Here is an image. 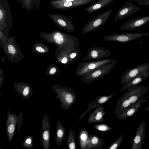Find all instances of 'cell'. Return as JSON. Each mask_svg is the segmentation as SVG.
<instances>
[{
	"mask_svg": "<svg viewBox=\"0 0 149 149\" xmlns=\"http://www.w3.org/2000/svg\"><path fill=\"white\" fill-rule=\"evenodd\" d=\"M9 37L5 35L1 31H0V42H2V44L0 45L1 47L3 48Z\"/></svg>",
	"mask_w": 149,
	"mask_h": 149,
	"instance_id": "d590c367",
	"label": "cell"
},
{
	"mask_svg": "<svg viewBox=\"0 0 149 149\" xmlns=\"http://www.w3.org/2000/svg\"><path fill=\"white\" fill-rule=\"evenodd\" d=\"M141 10L130 1H127L120 8L117 12L114 18V21L121 20L129 17Z\"/></svg>",
	"mask_w": 149,
	"mask_h": 149,
	"instance_id": "4fadbf2b",
	"label": "cell"
},
{
	"mask_svg": "<svg viewBox=\"0 0 149 149\" xmlns=\"http://www.w3.org/2000/svg\"><path fill=\"white\" fill-rule=\"evenodd\" d=\"M54 56L58 62L61 64L68 65L72 62L68 52H62L56 49L55 51Z\"/></svg>",
	"mask_w": 149,
	"mask_h": 149,
	"instance_id": "f1b7e54d",
	"label": "cell"
},
{
	"mask_svg": "<svg viewBox=\"0 0 149 149\" xmlns=\"http://www.w3.org/2000/svg\"><path fill=\"white\" fill-rule=\"evenodd\" d=\"M32 140L31 139L30 137L27 138L26 140L23 143V145L24 144H27L25 148H26V147H31L30 146V144H31V143L32 142Z\"/></svg>",
	"mask_w": 149,
	"mask_h": 149,
	"instance_id": "74e56055",
	"label": "cell"
},
{
	"mask_svg": "<svg viewBox=\"0 0 149 149\" xmlns=\"http://www.w3.org/2000/svg\"><path fill=\"white\" fill-rule=\"evenodd\" d=\"M52 88L56 94V97L58 99L61 103L60 107L63 109L68 110L76 100V94L72 88L56 84Z\"/></svg>",
	"mask_w": 149,
	"mask_h": 149,
	"instance_id": "3957f363",
	"label": "cell"
},
{
	"mask_svg": "<svg viewBox=\"0 0 149 149\" xmlns=\"http://www.w3.org/2000/svg\"><path fill=\"white\" fill-rule=\"evenodd\" d=\"M94 0H52L50 7L56 10H68L89 3Z\"/></svg>",
	"mask_w": 149,
	"mask_h": 149,
	"instance_id": "ba28073f",
	"label": "cell"
},
{
	"mask_svg": "<svg viewBox=\"0 0 149 149\" xmlns=\"http://www.w3.org/2000/svg\"><path fill=\"white\" fill-rule=\"evenodd\" d=\"M75 131L70 129L69 131L67 141V144L68 149H76V144L75 139Z\"/></svg>",
	"mask_w": 149,
	"mask_h": 149,
	"instance_id": "4dcf8cb0",
	"label": "cell"
},
{
	"mask_svg": "<svg viewBox=\"0 0 149 149\" xmlns=\"http://www.w3.org/2000/svg\"><path fill=\"white\" fill-rule=\"evenodd\" d=\"M114 61L113 58H109L93 61L82 62L77 68L76 75L81 77L101 66L111 63Z\"/></svg>",
	"mask_w": 149,
	"mask_h": 149,
	"instance_id": "9c48e42d",
	"label": "cell"
},
{
	"mask_svg": "<svg viewBox=\"0 0 149 149\" xmlns=\"http://www.w3.org/2000/svg\"><path fill=\"white\" fill-rule=\"evenodd\" d=\"M123 135H120L114 141L110 144L106 149H116L123 142Z\"/></svg>",
	"mask_w": 149,
	"mask_h": 149,
	"instance_id": "d6a6232c",
	"label": "cell"
},
{
	"mask_svg": "<svg viewBox=\"0 0 149 149\" xmlns=\"http://www.w3.org/2000/svg\"><path fill=\"white\" fill-rule=\"evenodd\" d=\"M115 94L113 93L109 95H98L92 102L89 103L87 109L81 115L78 119L79 121L82 120L86 115L91 110L107 102Z\"/></svg>",
	"mask_w": 149,
	"mask_h": 149,
	"instance_id": "e0dca14e",
	"label": "cell"
},
{
	"mask_svg": "<svg viewBox=\"0 0 149 149\" xmlns=\"http://www.w3.org/2000/svg\"><path fill=\"white\" fill-rule=\"evenodd\" d=\"M4 81V78L3 76V75H0V88L2 87L3 82Z\"/></svg>",
	"mask_w": 149,
	"mask_h": 149,
	"instance_id": "f35d334b",
	"label": "cell"
},
{
	"mask_svg": "<svg viewBox=\"0 0 149 149\" xmlns=\"http://www.w3.org/2000/svg\"><path fill=\"white\" fill-rule=\"evenodd\" d=\"M139 4L142 6H149V0H134Z\"/></svg>",
	"mask_w": 149,
	"mask_h": 149,
	"instance_id": "8d00e7d4",
	"label": "cell"
},
{
	"mask_svg": "<svg viewBox=\"0 0 149 149\" xmlns=\"http://www.w3.org/2000/svg\"><path fill=\"white\" fill-rule=\"evenodd\" d=\"M145 124L142 121L136 128L131 149H142L145 136Z\"/></svg>",
	"mask_w": 149,
	"mask_h": 149,
	"instance_id": "ac0fdd59",
	"label": "cell"
},
{
	"mask_svg": "<svg viewBox=\"0 0 149 149\" xmlns=\"http://www.w3.org/2000/svg\"><path fill=\"white\" fill-rule=\"evenodd\" d=\"M148 146H149V144H148Z\"/></svg>",
	"mask_w": 149,
	"mask_h": 149,
	"instance_id": "b9f144b4",
	"label": "cell"
},
{
	"mask_svg": "<svg viewBox=\"0 0 149 149\" xmlns=\"http://www.w3.org/2000/svg\"><path fill=\"white\" fill-rule=\"evenodd\" d=\"M143 97L139 99L135 103L127 109L121 114L117 117V119L127 118L134 115L138 110L139 108L141 106V104L147 101V99L146 98H143Z\"/></svg>",
	"mask_w": 149,
	"mask_h": 149,
	"instance_id": "ffe728a7",
	"label": "cell"
},
{
	"mask_svg": "<svg viewBox=\"0 0 149 149\" xmlns=\"http://www.w3.org/2000/svg\"><path fill=\"white\" fill-rule=\"evenodd\" d=\"M90 142L86 149H101L105 144L104 139L102 138L90 133Z\"/></svg>",
	"mask_w": 149,
	"mask_h": 149,
	"instance_id": "d4e9b609",
	"label": "cell"
},
{
	"mask_svg": "<svg viewBox=\"0 0 149 149\" xmlns=\"http://www.w3.org/2000/svg\"><path fill=\"white\" fill-rule=\"evenodd\" d=\"M15 90L25 99H27L31 96L33 90L30 85L26 82H19L14 84Z\"/></svg>",
	"mask_w": 149,
	"mask_h": 149,
	"instance_id": "44dd1931",
	"label": "cell"
},
{
	"mask_svg": "<svg viewBox=\"0 0 149 149\" xmlns=\"http://www.w3.org/2000/svg\"><path fill=\"white\" fill-rule=\"evenodd\" d=\"M66 130L60 121H58L56 127L55 140L56 144L60 146L65 138Z\"/></svg>",
	"mask_w": 149,
	"mask_h": 149,
	"instance_id": "83f0119b",
	"label": "cell"
},
{
	"mask_svg": "<svg viewBox=\"0 0 149 149\" xmlns=\"http://www.w3.org/2000/svg\"><path fill=\"white\" fill-rule=\"evenodd\" d=\"M61 72V70L53 64L47 68L45 72L47 76H55L60 74Z\"/></svg>",
	"mask_w": 149,
	"mask_h": 149,
	"instance_id": "1f68e13d",
	"label": "cell"
},
{
	"mask_svg": "<svg viewBox=\"0 0 149 149\" xmlns=\"http://www.w3.org/2000/svg\"><path fill=\"white\" fill-rule=\"evenodd\" d=\"M87 55L81 59L84 60H97L108 57L111 54V51L100 47H93L87 49Z\"/></svg>",
	"mask_w": 149,
	"mask_h": 149,
	"instance_id": "5bb4252c",
	"label": "cell"
},
{
	"mask_svg": "<svg viewBox=\"0 0 149 149\" xmlns=\"http://www.w3.org/2000/svg\"><path fill=\"white\" fill-rule=\"evenodd\" d=\"M39 35L47 42L57 46L56 49L62 52L67 53L80 47L77 37L59 31L55 30L49 33L42 32Z\"/></svg>",
	"mask_w": 149,
	"mask_h": 149,
	"instance_id": "6da1fadb",
	"label": "cell"
},
{
	"mask_svg": "<svg viewBox=\"0 0 149 149\" xmlns=\"http://www.w3.org/2000/svg\"><path fill=\"white\" fill-rule=\"evenodd\" d=\"M80 52L81 50L78 48L72 51L68 52L70 58L72 62L75 61L78 58Z\"/></svg>",
	"mask_w": 149,
	"mask_h": 149,
	"instance_id": "e575fe53",
	"label": "cell"
},
{
	"mask_svg": "<svg viewBox=\"0 0 149 149\" xmlns=\"http://www.w3.org/2000/svg\"><path fill=\"white\" fill-rule=\"evenodd\" d=\"M0 0V31L8 36L9 29L12 27V17L10 8L6 2L7 0Z\"/></svg>",
	"mask_w": 149,
	"mask_h": 149,
	"instance_id": "8992f818",
	"label": "cell"
},
{
	"mask_svg": "<svg viewBox=\"0 0 149 149\" xmlns=\"http://www.w3.org/2000/svg\"><path fill=\"white\" fill-rule=\"evenodd\" d=\"M114 0H98L84 10L88 13H93L106 7L112 3Z\"/></svg>",
	"mask_w": 149,
	"mask_h": 149,
	"instance_id": "603a6c76",
	"label": "cell"
},
{
	"mask_svg": "<svg viewBox=\"0 0 149 149\" xmlns=\"http://www.w3.org/2000/svg\"><path fill=\"white\" fill-rule=\"evenodd\" d=\"M149 89V86L135 85L127 89V91L119 98L116 102L114 113L115 117L121 114L127 109L135 103Z\"/></svg>",
	"mask_w": 149,
	"mask_h": 149,
	"instance_id": "7a4b0ae2",
	"label": "cell"
},
{
	"mask_svg": "<svg viewBox=\"0 0 149 149\" xmlns=\"http://www.w3.org/2000/svg\"><path fill=\"white\" fill-rule=\"evenodd\" d=\"M147 36H149V33H128L109 35L103 37L102 39L105 41L126 43Z\"/></svg>",
	"mask_w": 149,
	"mask_h": 149,
	"instance_id": "30bf717a",
	"label": "cell"
},
{
	"mask_svg": "<svg viewBox=\"0 0 149 149\" xmlns=\"http://www.w3.org/2000/svg\"><path fill=\"white\" fill-rule=\"evenodd\" d=\"M51 127L48 116L45 114L43 117L42 127L41 140L44 149L49 148Z\"/></svg>",
	"mask_w": 149,
	"mask_h": 149,
	"instance_id": "9a60e30c",
	"label": "cell"
},
{
	"mask_svg": "<svg viewBox=\"0 0 149 149\" xmlns=\"http://www.w3.org/2000/svg\"><path fill=\"white\" fill-rule=\"evenodd\" d=\"M49 50V48L47 45L40 42L34 43L32 49L33 52L39 54L47 53Z\"/></svg>",
	"mask_w": 149,
	"mask_h": 149,
	"instance_id": "f546056e",
	"label": "cell"
},
{
	"mask_svg": "<svg viewBox=\"0 0 149 149\" xmlns=\"http://www.w3.org/2000/svg\"><path fill=\"white\" fill-rule=\"evenodd\" d=\"M149 70V63L141 64L133 68L126 69L121 77L120 83L124 84L139 75Z\"/></svg>",
	"mask_w": 149,
	"mask_h": 149,
	"instance_id": "8fae6325",
	"label": "cell"
},
{
	"mask_svg": "<svg viewBox=\"0 0 149 149\" xmlns=\"http://www.w3.org/2000/svg\"><path fill=\"white\" fill-rule=\"evenodd\" d=\"M118 61V60H115L111 63L101 66L81 76L80 80L86 84H91L99 78L109 74Z\"/></svg>",
	"mask_w": 149,
	"mask_h": 149,
	"instance_id": "5b68a950",
	"label": "cell"
},
{
	"mask_svg": "<svg viewBox=\"0 0 149 149\" xmlns=\"http://www.w3.org/2000/svg\"><path fill=\"white\" fill-rule=\"evenodd\" d=\"M113 9H109L89 21L81 28L82 34H86L103 25L110 16Z\"/></svg>",
	"mask_w": 149,
	"mask_h": 149,
	"instance_id": "52a82bcc",
	"label": "cell"
},
{
	"mask_svg": "<svg viewBox=\"0 0 149 149\" xmlns=\"http://www.w3.org/2000/svg\"><path fill=\"white\" fill-rule=\"evenodd\" d=\"M149 77V70L144 73L139 75L132 79L127 83L124 84L121 89V91L127 89L135 85H137L145 80Z\"/></svg>",
	"mask_w": 149,
	"mask_h": 149,
	"instance_id": "cb8c5ba5",
	"label": "cell"
},
{
	"mask_svg": "<svg viewBox=\"0 0 149 149\" xmlns=\"http://www.w3.org/2000/svg\"><path fill=\"white\" fill-rule=\"evenodd\" d=\"M1 59L2 62H5V58L4 57H1Z\"/></svg>",
	"mask_w": 149,
	"mask_h": 149,
	"instance_id": "ab89813d",
	"label": "cell"
},
{
	"mask_svg": "<svg viewBox=\"0 0 149 149\" xmlns=\"http://www.w3.org/2000/svg\"><path fill=\"white\" fill-rule=\"evenodd\" d=\"M22 4V9H26L28 13L34 7L38 10L40 7V0H20Z\"/></svg>",
	"mask_w": 149,
	"mask_h": 149,
	"instance_id": "4316f807",
	"label": "cell"
},
{
	"mask_svg": "<svg viewBox=\"0 0 149 149\" xmlns=\"http://www.w3.org/2000/svg\"><path fill=\"white\" fill-rule=\"evenodd\" d=\"M106 113L103 105L97 107L89 116L87 122L89 123H101L104 121V116Z\"/></svg>",
	"mask_w": 149,
	"mask_h": 149,
	"instance_id": "7402d4cb",
	"label": "cell"
},
{
	"mask_svg": "<svg viewBox=\"0 0 149 149\" xmlns=\"http://www.w3.org/2000/svg\"><path fill=\"white\" fill-rule=\"evenodd\" d=\"M3 48L9 62L17 63L24 60V56L14 36L8 38Z\"/></svg>",
	"mask_w": 149,
	"mask_h": 149,
	"instance_id": "277c9868",
	"label": "cell"
},
{
	"mask_svg": "<svg viewBox=\"0 0 149 149\" xmlns=\"http://www.w3.org/2000/svg\"><path fill=\"white\" fill-rule=\"evenodd\" d=\"M93 128L99 131L104 132H108L112 130L111 127L105 124L95 125L93 126Z\"/></svg>",
	"mask_w": 149,
	"mask_h": 149,
	"instance_id": "836d02e7",
	"label": "cell"
},
{
	"mask_svg": "<svg viewBox=\"0 0 149 149\" xmlns=\"http://www.w3.org/2000/svg\"><path fill=\"white\" fill-rule=\"evenodd\" d=\"M49 16L58 27L70 32L74 31L75 26L71 19L66 16L57 14L49 13Z\"/></svg>",
	"mask_w": 149,
	"mask_h": 149,
	"instance_id": "7c38bea8",
	"label": "cell"
},
{
	"mask_svg": "<svg viewBox=\"0 0 149 149\" xmlns=\"http://www.w3.org/2000/svg\"><path fill=\"white\" fill-rule=\"evenodd\" d=\"M149 21V15L134 18L123 24L119 28L121 30H134L144 26Z\"/></svg>",
	"mask_w": 149,
	"mask_h": 149,
	"instance_id": "2e32d148",
	"label": "cell"
},
{
	"mask_svg": "<svg viewBox=\"0 0 149 149\" xmlns=\"http://www.w3.org/2000/svg\"><path fill=\"white\" fill-rule=\"evenodd\" d=\"M145 110L148 111L149 110V106L146 108Z\"/></svg>",
	"mask_w": 149,
	"mask_h": 149,
	"instance_id": "60d3db41",
	"label": "cell"
},
{
	"mask_svg": "<svg viewBox=\"0 0 149 149\" xmlns=\"http://www.w3.org/2000/svg\"><path fill=\"white\" fill-rule=\"evenodd\" d=\"M79 143L81 149H86L90 142L88 131L84 129L79 130L78 134Z\"/></svg>",
	"mask_w": 149,
	"mask_h": 149,
	"instance_id": "484cf974",
	"label": "cell"
},
{
	"mask_svg": "<svg viewBox=\"0 0 149 149\" xmlns=\"http://www.w3.org/2000/svg\"><path fill=\"white\" fill-rule=\"evenodd\" d=\"M18 119L15 114L8 112L6 124V132L8 141L10 142L14 136L16 125Z\"/></svg>",
	"mask_w": 149,
	"mask_h": 149,
	"instance_id": "d6986e66",
	"label": "cell"
}]
</instances>
